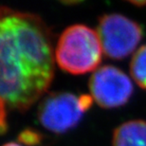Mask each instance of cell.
I'll return each instance as SVG.
<instances>
[{"mask_svg":"<svg viewBox=\"0 0 146 146\" xmlns=\"http://www.w3.org/2000/svg\"><path fill=\"white\" fill-rule=\"evenodd\" d=\"M97 33L104 54L114 60H121L129 56L142 38L141 26L119 13L101 16L98 21Z\"/></svg>","mask_w":146,"mask_h":146,"instance_id":"obj_4","label":"cell"},{"mask_svg":"<svg viewBox=\"0 0 146 146\" xmlns=\"http://www.w3.org/2000/svg\"><path fill=\"white\" fill-rule=\"evenodd\" d=\"M131 4H134L136 6H143L146 5V0H126Z\"/></svg>","mask_w":146,"mask_h":146,"instance_id":"obj_10","label":"cell"},{"mask_svg":"<svg viewBox=\"0 0 146 146\" xmlns=\"http://www.w3.org/2000/svg\"><path fill=\"white\" fill-rule=\"evenodd\" d=\"M58 1L65 5H76L79 4V3H82L84 0H58Z\"/></svg>","mask_w":146,"mask_h":146,"instance_id":"obj_9","label":"cell"},{"mask_svg":"<svg viewBox=\"0 0 146 146\" xmlns=\"http://www.w3.org/2000/svg\"><path fill=\"white\" fill-rule=\"evenodd\" d=\"M90 96L104 108H115L126 104L133 93V84L116 66H104L93 72L89 80Z\"/></svg>","mask_w":146,"mask_h":146,"instance_id":"obj_5","label":"cell"},{"mask_svg":"<svg viewBox=\"0 0 146 146\" xmlns=\"http://www.w3.org/2000/svg\"><path fill=\"white\" fill-rule=\"evenodd\" d=\"M89 95L76 96L68 92H54L46 96L38 108L40 123L54 133H64L80 121L91 106Z\"/></svg>","mask_w":146,"mask_h":146,"instance_id":"obj_3","label":"cell"},{"mask_svg":"<svg viewBox=\"0 0 146 146\" xmlns=\"http://www.w3.org/2000/svg\"><path fill=\"white\" fill-rule=\"evenodd\" d=\"M3 146H21V145H19L17 143H14V142H10V143H7L5 145H3Z\"/></svg>","mask_w":146,"mask_h":146,"instance_id":"obj_11","label":"cell"},{"mask_svg":"<svg viewBox=\"0 0 146 146\" xmlns=\"http://www.w3.org/2000/svg\"><path fill=\"white\" fill-rule=\"evenodd\" d=\"M1 104L25 112L53 81L52 33L34 13L2 7L0 16Z\"/></svg>","mask_w":146,"mask_h":146,"instance_id":"obj_1","label":"cell"},{"mask_svg":"<svg viewBox=\"0 0 146 146\" xmlns=\"http://www.w3.org/2000/svg\"><path fill=\"white\" fill-rule=\"evenodd\" d=\"M103 53L97 31L82 24L66 28L55 46L57 65L62 70L73 75L97 70Z\"/></svg>","mask_w":146,"mask_h":146,"instance_id":"obj_2","label":"cell"},{"mask_svg":"<svg viewBox=\"0 0 146 146\" xmlns=\"http://www.w3.org/2000/svg\"><path fill=\"white\" fill-rule=\"evenodd\" d=\"M130 73L139 86L146 89V45L134 53L130 63Z\"/></svg>","mask_w":146,"mask_h":146,"instance_id":"obj_7","label":"cell"},{"mask_svg":"<svg viewBox=\"0 0 146 146\" xmlns=\"http://www.w3.org/2000/svg\"><path fill=\"white\" fill-rule=\"evenodd\" d=\"M40 139L41 136L33 130H25L19 136V141L28 145H35L40 141Z\"/></svg>","mask_w":146,"mask_h":146,"instance_id":"obj_8","label":"cell"},{"mask_svg":"<svg viewBox=\"0 0 146 146\" xmlns=\"http://www.w3.org/2000/svg\"><path fill=\"white\" fill-rule=\"evenodd\" d=\"M113 146H146V121H130L117 128Z\"/></svg>","mask_w":146,"mask_h":146,"instance_id":"obj_6","label":"cell"}]
</instances>
